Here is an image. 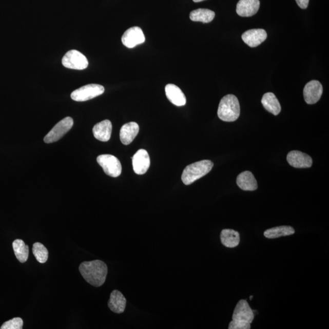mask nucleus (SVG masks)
I'll return each mask as SVG.
<instances>
[{
	"label": "nucleus",
	"instance_id": "f257e3e1",
	"mask_svg": "<svg viewBox=\"0 0 329 329\" xmlns=\"http://www.w3.org/2000/svg\"><path fill=\"white\" fill-rule=\"evenodd\" d=\"M81 275L89 284L99 287L104 284L107 275V266L102 260L84 262L79 267Z\"/></svg>",
	"mask_w": 329,
	"mask_h": 329
},
{
	"label": "nucleus",
	"instance_id": "f03ea898",
	"mask_svg": "<svg viewBox=\"0 0 329 329\" xmlns=\"http://www.w3.org/2000/svg\"><path fill=\"white\" fill-rule=\"evenodd\" d=\"M240 106L239 100L234 94H227L221 99L218 106V116L224 122H235L239 119Z\"/></svg>",
	"mask_w": 329,
	"mask_h": 329
},
{
	"label": "nucleus",
	"instance_id": "7ed1b4c3",
	"mask_svg": "<svg viewBox=\"0 0 329 329\" xmlns=\"http://www.w3.org/2000/svg\"><path fill=\"white\" fill-rule=\"evenodd\" d=\"M214 167L213 162L203 160L187 166L182 175V181L188 185L208 173Z\"/></svg>",
	"mask_w": 329,
	"mask_h": 329
},
{
	"label": "nucleus",
	"instance_id": "20e7f679",
	"mask_svg": "<svg viewBox=\"0 0 329 329\" xmlns=\"http://www.w3.org/2000/svg\"><path fill=\"white\" fill-rule=\"evenodd\" d=\"M104 92V87L99 84H91L74 90L71 98L78 102H86L99 96Z\"/></svg>",
	"mask_w": 329,
	"mask_h": 329
},
{
	"label": "nucleus",
	"instance_id": "39448f33",
	"mask_svg": "<svg viewBox=\"0 0 329 329\" xmlns=\"http://www.w3.org/2000/svg\"><path fill=\"white\" fill-rule=\"evenodd\" d=\"M97 162L103 169L104 172L110 177L117 178L122 173L121 163L115 156L102 154L97 158Z\"/></svg>",
	"mask_w": 329,
	"mask_h": 329
},
{
	"label": "nucleus",
	"instance_id": "423d86ee",
	"mask_svg": "<svg viewBox=\"0 0 329 329\" xmlns=\"http://www.w3.org/2000/svg\"><path fill=\"white\" fill-rule=\"evenodd\" d=\"M62 63L65 67L78 70L86 69L89 66L87 57L81 52L75 50L68 51L64 55Z\"/></svg>",
	"mask_w": 329,
	"mask_h": 329
},
{
	"label": "nucleus",
	"instance_id": "0eeeda50",
	"mask_svg": "<svg viewBox=\"0 0 329 329\" xmlns=\"http://www.w3.org/2000/svg\"><path fill=\"white\" fill-rule=\"evenodd\" d=\"M73 119L70 117L62 120L45 137L44 142L46 143L57 142L70 131L73 126Z\"/></svg>",
	"mask_w": 329,
	"mask_h": 329
},
{
	"label": "nucleus",
	"instance_id": "6e6552de",
	"mask_svg": "<svg viewBox=\"0 0 329 329\" xmlns=\"http://www.w3.org/2000/svg\"><path fill=\"white\" fill-rule=\"evenodd\" d=\"M254 319V314L246 300H240L234 309L233 321L242 323L251 324Z\"/></svg>",
	"mask_w": 329,
	"mask_h": 329
},
{
	"label": "nucleus",
	"instance_id": "1a4fd4ad",
	"mask_svg": "<svg viewBox=\"0 0 329 329\" xmlns=\"http://www.w3.org/2000/svg\"><path fill=\"white\" fill-rule=\"evenodd\" d=\"M122 43L128 48H134L137 45L144 43L145 36L142 29L138 27H133L128 29L122 37Z\"/></svg>",
	"mask_w": 329,
	"mask_h": 329
},
{
	"label": "nucleus",
	"instance_id": "9d476101",
	"mask_svg": "<svg viewBox=\"0 0 329 329\" xmlns=\"http://www.w3.org/2000/svg\"><path fill=\"white\" fill-rule=\"evenodd\" d=\"M133 171L137 175H143L147 172L150 167V158L145 149H139L132 158Z\"/></svg>",
	"mask_w": 329,
	"mask_h": 329
},
{
	"label": "nucleus",
	"instance_id": "9b49d317",
	"mask_svg": "<svg viewBox=\"0 0 329 329\" xmlns=\"http://www.w3.org/2000/svg\"><path fill=\"white\" fill-rule=\"evenodd\" d=\"M322 84L318 81L313 80L305 85L304 89V97L305 102L308 104L317 103L320 100L322 94Z\"/></svg>",
	"mask_w": 329,
	"mask_h": 329
},
{
	"label": "nucleus",
	"instance_id": "f8f14e48",
	"mask_svg": "<svg viewBox=\"0 0 329 329\" xmlns=\"http://www.w3.org/2000/svg\"><path fill=\"white\" fill-rule=\"evenodd\" d=\"M286 160L293 167L297 168H310L313 161L311 156L299 151H292L288 153Z\"/></svg>",
	"mask_w": 329,
	"mask_h": 329
},
{
	"label": "nucleus",
	"instance_id": "ddd939ff",
	"mask_svg": "<svg viewBox=\"0 0 329 329\" xmlns=\"http://www.w3.org/2000/svg\"><path fill=\"white\" fill-rule=\"evenodd\" d=\"M244 42L251 48L258 47L267 38V33L263 29H253L247 31L242 35Z\"/></svg>",
	"mask_w": 329,
	"mask_h": 329
},
{
	"label": "nucleus",
	"instance_id": "4468645a",
	"mask_svg": "<svg viewBox=\"0 0 329 329\" xmlns=\"http://www.w3.org/2000/svg\"><path fill=\"white\" fill-rule=\"evenodd\" d=\"M259 8V0H240L237 3L236 11L241 17H249L255 15Z\"/></svg>",
	"mask_w": 329,
	"mask_h": 329
},
{
	"label": "nucleus",
	"instance_id": "2eb2a0df",
	"mask_svg": "<svg viewBox=\"0 0 329 329\" xmlns=\"http://www.w3.org/2000/svg\"><path fill=\"white\" fill-rule=\"evenodd\" d=\"M165 93L169 102L175 106H183L186 104V97L184 93L175 84H167L165 87Z\"/></svg>",
	"mask_w": 329,
	"mask_h": 329
},
{
	"label": "nucleus",
	"instance_id": "dca6fc26",
	"mask_svg": "<svg viewBox=\"0 0 329 329\" xmlns=\"http://www.w3.org/2000/svg\"><path fill=\"white\" fill-rule=\"evenodd\" d=\"M139 132V126L136 122L125 124L120 129V138L123 144L128 145L132 143Z\"/></svg>",
	"mask_w": 329,
	"mask_h": 329
},
{
	"label": "nucleus",
	"instance_id": "f3484780",
	"mask_svg": "<svg viewBox=\"0 0 329 329\" xmlns=\"http://www.w3.org/2000/svg\"><path fill=\"white\" fill-rule=\"evenodd\" d=\"M112 129V123L108 120L97 123L93 128L94 138L100 141H109L111 137Z\"/></svg>",
	"mask_w": 329,
	"mask_h": 329
},
{
	"label": "nucleus",
	"instance_id": "a211bd4d",
	"mask_svg": "<svg viewBox=\"0 0 329 329\" xmlns=\"http://www.w3.org/2000/svg\"><path fill=\"white\" fill-rule=\"evenodd\" d=\"M237 184L238 186L245 191H254L258 187L255 177L249 171H244L238 176Z\"/></svg>",
	"mask_w": 329,
	"mask_h": 329
},
{
	"label": "nucleus",
	"instance_id": "6ab92c4d",
	"mask_svg": "<svg viewBox=\"0 0 329 329\" xmlns=\"http://www.w3.org/2000/svg\"><path fill=\"white\" fill-rule=\"evenodd\" d=\"M126 299L122 293L118 291H113L110 296L108 307L110 310L115 314H122L125 311Z\"/></svg>",
	"mask_w": 329,
	"mask_h": 329
},
{
	"label": "nucleus",
	"instance_id": "aec40b11",
	"mask_svg": "<svg viewBox=\"0 0 329 329\" xmlns=\"http://www.w3.org/2000/svg\"><path fill=\"white\" fill-rule=\"evenodd\" d=\"M262 104L267 111L278 115L281 111V106L277 99L275 94L269 92L266 93L262 97Z\"/></svg>",
	"mask_w": 329,
	"mask_h": 329
},
{
	"label": "nucleus",
	"instance_id": "412c9836",
	"mask_svg": "<svg viewBox=\"0 0 329 329\" xmlns=\"http://www.w3.org/2000/svg\"><path fill=\"white\" fill-rule=\"evenodd\" d=\"M221 242L224 246L233 248L239 245L240 234L233 229H223L220 235Z\"/></svg>",
	"mask_w": 329,
	"mask_h": 329
},
{
	"label": "nucleus",
	"instance_id": "4be33fe9",
	"mask_svg": "<svg viewBox=\"0 0 329 329\" xmlns=\"http://www.w3.org/2000/svg\"><path fill=\"white\" fill-rule=\"evenodd\" d=\"M216 14L212 11L207 9H198L191 11L190 14L191 21L200 22L207 24L213 21Z\"/></svg>",
	"mask_w": 329,
	"mask_h": 329
},
{
	"label": "nucleus",
	"instance_id": "5701e85b",
	"mask_svg": "<svg viewBox=\"0 0 329 329\" xmlns=\"http://www.w3.org/2000/svg\"><path fill=\"white\" fill-rule=\"evenodd\" d=\"M295 233V229L291 226H282L271 228L264 233V236L268 239H276L281 237L293 235Z\"/></svg>",
	"mask_w": 329,
	"mask_h": 329
},
{
	"label": "nucleus",
	"instance_id": "b1692460",
	"mask_svg": "<svg viewBox=\"0 0 329 329\" xmlns=\"http://www.w3.org/2000/svg\"><path fill=\"white\" fill-rule=\"evenodd\" d=\"M12 246L18 261L21 263L27 262L29 256V247L24 241L21 239L15 240L12 243Z\"/></svg>",
	"mask_w": 329,
	"mask_h": 329
},
{
	"label": "nucleus",
	"instance_id": "393cba45",
	"mask_svg": "<svg viewBox=\"0 0 329 329\" xmlns=\"http://www.w3.org/2000/svg\"><path fill=\"white\" fill-rule=\"evenodd\" d=\"M32 253L37 262L41 263L47 262L48 258V250L43 244L35 243L32 246Z\"/></svg>",
	"mask_w": 329,
	"mask_h": 329
},
{
	"label": "nucleus",
	"instance_id": "a878e982",
	"mask_svg": "<svg viewBox=\"0 0 329 329\" xmlns=\"http://www.w3.org/2000/svg\"><path fill=\"white\" fill-rule=\"evenodd\" d=\"M24 321L21 318H14L12 320L6 321L0 327L1 329H22Z\"/></svg>",
	"mask_w": 329,
	"mask_h": 329
},
{
	"label": "nucleus",
	"instance_id": "bb28decb",
	"mask_svg": "<svg viewBox=\"0 0 329 329\" xmlns=\"http://www.w3.org/2000/svg\"><path fill=\"white\" fill-rule=\"evenodd\" d=\"M250 324L242 323V322L232 321L229 325V329H249Z\"/></svg>",
	"mask_w": 329,
	"mask_h": 329
},
{
	"label": "nucleus",
	"instance_id": "cd10ccee",
	"mask_svg": "<svg viewBox=\"0 0 329 329\" xmlns=\"http://www.w3.org/2000/svg\"><path fill=\"white\" fill-rule=\"evenodd\" d=\"M296 3L301 9H306L308 7L309 0H296Z\"/></svg>",
	"mask_w": 329,
	"mask_h": 329
},
{
	"label": "nucleus",
	"instance_id": "c85d7f7f",
	"mask_svg": "<svg viewBox=\"0 0 329 329\" xmlns=\"http://www.w3.org/2000/svg\"><path fill=\"white\" fill-rule=\"evenodd\" d=\"M193 1L195 3H199V2L205 1V0H193Z\"/></svg>",
	"mask_w": 329,
	"mask_h": 329
},
{
	"label": "nucleus",
	"instance_id": "c756f323",
	"mask_svg": "<svg viewBox=\"0 0 329 329\" xmlns=\"http://www.w3.org/2000/svg\"><path fill=\"white\" fill-rule=\"evenodd\" d=\"M253 298V296H250V298H249L250 300H252Z\"/></svg>",
	"mask_w": 329,
	"mask_h": 329
}]
</instances>
